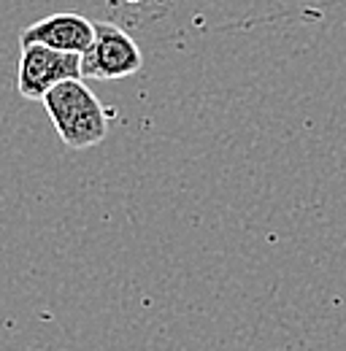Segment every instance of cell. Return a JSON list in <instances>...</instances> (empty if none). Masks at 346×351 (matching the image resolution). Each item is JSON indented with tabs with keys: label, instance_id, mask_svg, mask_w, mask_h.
<instances>
[{
	"label": "cell",
	"instance_id": "2",
	"mask_svg": "<svg viewBox=\"0 0 346 351\" xmlns=\"http://www.w3.org/2000/svg\"><path fill=\"white\" fill-rule=\"evenodd\" d=\"M141 65H143V51L138 41L130 36L128 27L111 19H97L92 44L82 54V76L114 82V79L135 76Z\"/></svg>",
	"mask_w": 346,
	"mask_h": 351
},
{
	"label": "cell",
	"instance_id": "3",
	"mask_svg": "<svg viewBox=\"0 0 346 351\" xmlns=\"http://www.w3.org/2000/svg\"><path fill=\"white\" fill-rule=\"evenodd\" d=\"M82 76V54L60 51L43 44L19 46L16 92L25 100H41L54 84Z\"/></svg>",
	"mask_w": 346,
	"mask_h": 351
},
{
	"label": "cell",
	"instance_id": "1",
	"mask_svg": "<svg viewBox=\"0 0 346 351\" xmlns=\"http://www.w3.org/2000/svg\"><path fill=\"white\" fill-rule=\"evenodd\" d=\"M43 108L68 149H92L108 132V117L95 92L79 79H65L41 97Z\"/></svg>",
	"mask_w": 346,
	"mask_h": 351
},
{
	"label": "cell",
	"instance_id": "5",
	"mask_svg": "<svg viewBox=\"0 0 346 351\" xmlns=\"http://www.w3.org/2000/svg\"><path fill=\"white\" fill-rule=\"evenodd\" d=\"M97 3L108 11L111 22H119L130 30V27H143L163 19L181 0H97Z\"/></svg>",
	"mask_w": 346,
	"mask_h": 351
},
{
	"label": "cell",
	"instance_id": "4",
	"mask_svg": "<svg viewBox=\"0 0 346 351\" xmlns=\"http://www.w3.org/2000/svg\"><path fill=\"white\" fill-rule=\"evenodd\" d=\"M95 36V22L86 19L79 11H54L43 16L38 22L27 25L19 33V46L27 44H43L60 51H73L84 54L86 46L92 44Z\"/></svg>",
	"mask_w": 346,
	"mask_h": 351
}]
</instances>
